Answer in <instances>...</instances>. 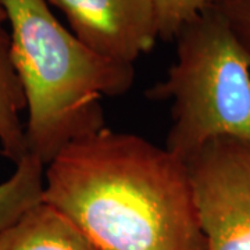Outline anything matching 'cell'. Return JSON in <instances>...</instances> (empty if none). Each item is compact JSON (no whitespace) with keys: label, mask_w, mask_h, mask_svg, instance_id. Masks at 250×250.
<instances>
[{"label":"cell","mask_w":250,"mask_h":250,"mask_svg":"<svg viewBox=\"0 0 250 250\" xmlns=\"http://www.w3.org/2000/svg\"><path fill=\"white\" fill-rule=\"evenodd\" d=\"M43 202L99 250H207L185 161L103 128L46 166Z\"/></svg>","instance_id":"6da1fadb"},{"label":"cell","mask_w":250,"mask_h":250,"mask_svg":"<svg viewBox=\"0 0 250 250\" xmlns=\"http://www.w3.org/2000/svg\"><path fill=\"white\" fill-rule=\"evenodd\" d=\"M0 1L28 108L27 153L47 166L70 143L106 128L100 99L129 92L134 65L92 52L59 22L46 0Z\"/></svg>","instance_id":"7a4b0ae2"},{"label":"cell","mask_w":250,"mask_h":250,"mask_svg":"<svg viewBox=\"0 0 250 250\" xmlns=\"http://www.w3.org/2000/svg\"><path fill=\"white\" fill-rule=\"evenodd\" d=\"M177 62L147 89L172 100L166 149L187 161L206 142L229 136L250 142V53L220 10L210 6L179 29Z\"/></svg>","instance_id":"3957f363"},{"label":"cell","mask_w":250,"mask_h":250,"mask_svg":"<svg viewBox=\"0 0 250 250\" xmlns=\"http://www.w3.org/2000/svg\"><path fill=\"white\" fill-rule=\"evenodd\" d=\"M207 250H250V142H206L185 161Z\"/></svg>","instance_id":"277c9868"},{"label":"cell","mask_w":250,"mask_h":250,"mask_svg":"<svg viewBox=\"0 0 250 250\" xmlns=\"http://www.w3.org/2000/svg\"><path fill=\"white\" fill-rule=\"evenodd\" d=\"M65 14L74 35L102 57L125 64L159 38L154 0H46Z\"/></svg>","instance_id":"5b68a950"},{"label":"cell","mask_w":250,"mask_h":250,"mask_svg":"<svg viewBox=\"0 0 250 250\" xmlns=\"http://www.w3.org/2000/svg\"><path fill=\"white\" fill-rule=\"evenodd\" d=\"M0 250H99L53 206L41 202L0 232Z\"/></svg>","instance_id":"8992f818"},{"label":"cell","mask_w":250,"mask_h":250,"mask_svg":"<svg viewBox=\"0 0 250 250\" xmlns=\"http://www.w3.org/2000/svg\"><path fill=\"white\" fill-rule=\"evenodd\" d=\"M6 21L7 16L0 1V153L17 164L27 154L25 126L20 117L25 108V98L10 57Z\"/></svg>","instance_id":"52a82bcc"},{"label":"cell","mask_w":250,"mask_h":250,"mask_svg":"<svg viewBox=\"0 0 250 250\" xmlns=\"http://www.w3.org/2000/svg\"><path fill=\"white\" fill-rule=\"evenodd\" d=\"M43 189L45 164L27 153L16 164L14 174L0 184V232L43 202Z\"/></svg>","instance_id":"ba28073f"},{"label":"cell","mask_w":250,"mask_h":250,"mask_svg":"<svg viewBox=\"0 0 250 250\" xmlns=\"http://www.w3.org/2000/svg\"><path fill=\"white\" fill-rule=\"evenodd\" d=\"M221 0H154L157 11L159 38L175 39L179 29L196 17L200 11Z\"/></svg>","instance_id":"9c48e42d"},{"label":"cell","mask_w":250,"mask_h":250,"mask_svg":"<svg viewBox=\"0 0 250 250\" xmlns=\"http://www.w3.org/2000/svg\"><path fill=\"white\" fill-rule=\"evenodd\" d=\"M235 36L250 53V0H221L214 4Z\"/></svg>","instance_id":"30bf717a"}]
</instances>
